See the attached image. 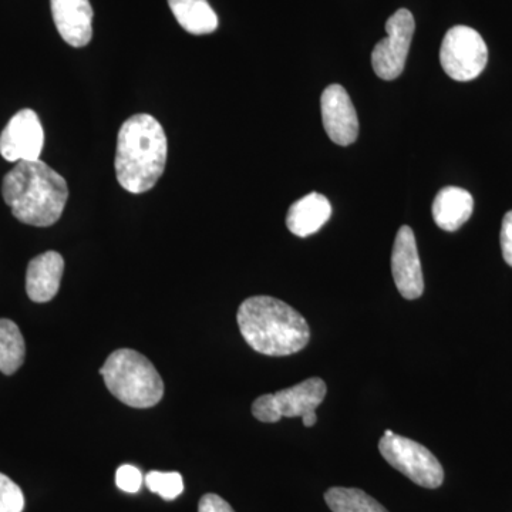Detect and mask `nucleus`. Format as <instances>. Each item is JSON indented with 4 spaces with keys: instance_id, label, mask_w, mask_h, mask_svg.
<instances>
[{
    "instance_id": "1",
    "label": "nucleus",
    "mask_w": 512,
    "mask_h": 512,
    "mask_svg": "<svg viewBox=\"0 0 512 512\" xmlns=\"http://www.w3.org/2000/svg\"><path fill=\"white\" fill-rule=\"evenodd\" d=\"M2 195L16 220L32 227H52L62 217L69 187L42 160L22 161L3 178Z\"/></svg>"
},
{
    "instance_id": "2",
    "label": "nucleus",
    "mask_w": 512,
    "mask_h": 512,
    "mask_svg": "<svg viewBox=\"0 0 512 512\" xmlns=\"http://www.w3.org/2000/svg\"><path fill=\"white\" fill-rule=\"evenodd\" d=\"M237 322L245 342L265 356L293 355L311 339V329L301 313L272 296H252L242 302Z\"/></svg>"
},
{
    "instance_id": "3",
    "label": "nucleus",
    "mask_w": 512,
    "mask_h": 512,
    "mask_svg": "<svg viewBox=\"0 0 512 512\" xmlns=\"http://www.w3.org/2000/svg\"><path fill=\"white\" fill-rule=\"evenodd\" d=\"M168 141L163 126L150 114L124 121L117 137V181L131 194L156 187L167 164Z\"/></svg>"
},
{
    "instance_id": "4",
    "label": "nucleus",
    "mask_w": 512,
    "mask_h": 512,
    "mask_svg": "<svg viewBox=\"0 0 512 512\" xmlns=\"http://www.w3.org/2000/svg\"><path fill=\"white\" fill-rule=\"evenodd\" d=\"M107 389L134 409H150L161 402L164 382L153 363L133 349L111 353L100 369Z\"/></svg>"
},
{
    "instance_id": "5",
    "label": "nucleus",
    "mask_w": 512,
    "mask_h": 512,
    "mask_svg": "<svg viewBox=\"0 0 512 512\" xmlns=\"http://www.w3.org/2000/svg\"><path fill=\"white\" fill-rule=\"evenodd\" d=\"M379 451L384 460L407 478L424 488H439L444 481V470L436 456L416 441L406 437L383 436Z\"/></svg>"
},
{
    "instance_id": "6",
    "label": "nucleus",
    "mask_w": 512,
    "mask_h": 512,
    "mask_svg": "<svg viewBox=\"0 0 512 512\" xmlns=\"http://www.w3.org/2000/svg\"><path fill=\"white\" fill-rule=\"evenodd\" d=\"M440 62L448 77L457 82H470L487 66V45L477 30L454 26L441 43Z\"/></svg>"
},
{
    "instance_id": "7",
    "label": "nucleus",
    "mask_w": 512,
    "mask_h": 512,
    "mask_svg": "<svg viewBox=\"0 0 512 512\" xmlns=\"http://www.w3.org/2000/svg\"><path fill=\"white\" fill-rule=\"evenodd\" d=\"M326 392V383L319 377H311L281 392L259 396L252 403V414L262 423H278L282 417H303L316 413Z\"/></svg>"
},
{
    "instance_id": "8",
    "label": "nucleus",
    "mask_w": 512,
    "mask_h": 512,
    "mask_svg": "<svg viewBox=\"0 0 512 512\" xmlns=\"http://www.w3.org/2000/svg\"><path fill=\"white\" fill-rule=\"evenodd\" d=\"M416 29L412 12L399 9L386 22V39L380 40L372 53L373 70L380 79L394 80L403 73Z\"/></svg>"
},
{
    "instance_id": "9",
    "label": "nucleus",
    "mask_w": 512,
    "mask_h": 512,
    "mask_svg": "<svg viewBox=\"0 0 512 512\" xmlns=\"http://www.w3.org/2000/svg\"><path fill=\"white\" fill-rule=\"evenodd\" d=\"M45 146V131L35 111L20 110L0 134V154L9 163L37 161Z\"/></svg>"
},
{
    "instance_id": "10",
    "label": "nucleus",
    "mask_w": 512,
    "mask_h": 512,
    "mask_svg": "<svg viewBox=\"0 0 512 512\" xmlns=\"http://www.w3.org/2000/svg\"><path fill=\"white\" fill-rule=\"evenodd\" d=\"M392 274L397 291L404 299L420 298L424 292L423 269L413 229L403 225L396 235L392 252Z\"/></svg>"
},
{
    "instance_id": "11",
    "label": "nucleus",
    "mask_w": 512,
    "mask_h": 512,
    "mask_svg": "<svg viewBox=\"0 0 512 512\" xmlns=\"http://www.w3.org/2000/svg\"><path fill=\"white\" fill-rule=\"evenodd\" d=\"M320 107L323 127L330 140L339 146L355 143L359 136V120L345 87L340 84L326 87L320 99Z\"/></svg>"
},
{
    "instance_id": "12",
    "label": "nucleus",
    "mask_w": 512,
    "mask_h": 512,
    "mask_svg": "<svg viewBox=\"0 0 512 512\" xmlns=\"http://www.w3.org/2000/svg\"><path fill=\"white\" fill-rule=\"evenodd\" d=\"M53 20L67 45L84 47L92 42L93 9L90 0H50Z\"/></svg>"
},
{
    "instance_id": "13",
    "label": "nucleus",
    "mask_w": 512,
    "mask_h": 512,
    "mask_svg": "<svg viewBox=\"0 0 512 512\" xmlns=\"http://www.w3.org/2000/svg\"><path fill=\"white\" fill-rule=\"evenodd\" d=\"M64 259L59 252L49 251L29 262L26 272V292L36 303L52 301L60 289Z\"/></svg>"
},
{
    "instance_id": "14",
    "label": "nucleus",
    "mask_w": 512,
    "mask_h": 512,
    "mask_svg": "<svg viewBox=\"0 0 512 512\" xmlns=\"http://www.w3.org/2000/svg\"><path fill=\"white\" fill-rule=\"evenodd\" d=\"M332 215V205L325 195L312 192L293 202L286 215V227L299 238L316 234Z\"/></svg>"
},
{
    "instance_id": "15",
    "label": "nucleus",
    "mask_w": 512,
    "mask_h": 512,
    "mask_svg": "<svg viewBox=\"0 0 512 512\" xmlns=\"http://www.w3.org/2000/svg\"><path fill=\"white\" fill-rule=\"evenodd\" d=\"M474 210L473 195L458 187L443 188L434 198L433 220L443 231L454 232L463 227Z\"/></svg>"
},
{
    "instance_id": "16",
    "label": "nucleus",
    "mask_w": 512,
    "mask_h": 512,
    "mask_svg": "<svg viewBox=\"0 0 512 512\" xmlns=\"http://www.w3.org/2000/svg\"><path fill=\"white\" fill-rule=\"evenodd\" d=\"M181 28L191 35H210L218 29V16L207 0H168Z\"/></svg>"
},
{
    "instance_id": "17",
    "label": "nucleus",
    "mask_w": 512,
    "mask_h": 512,
    "mask_svg": "<svg viewBox=\"0 0 512 512\" xmlns=\"http://www.w3.org/2000/svg\"><path fill=\"white\" fill-rule=\"evenodd\" d=\"M26 346L19 326L10 319H0V372L10 376L25 362Z\"/></svg>"
},
{
    "instance_id": "18",
    "label": "nucleus",
    "mask_w": 512,
    "mask_h": 512,
    "mask_svg": "<svg viewBox=\"0 0 512 512\" xmlns=\"http://www.w3.org/2000/svg\"><path fill=\"white\" fill-rule=\"evenodd\" d=\"M325 500L333 512H389L359 488H330L326 491Z\"/></svg>"
},
{
    "instance_id": "19",
    "label": "nucleus",
    "mask_w": 512,
    "mask_h": 512,
    "mask_svg": "<svg viewBox=\"0 0 512 512\" xmlns=\"http://www.w3.org/2000/svg\"><path fill=\"white\" fill-rule=\"evenodd\" d=\"M144 483H146L151 493L158 494L167 501L175 500L184 491L183 476L180 473L150 471L144 478Z\"/></svg>"
},
{
    "instance_id": "20",
    "label": "nucleus",
    "mask_w": 512,
    "mask_h": 512,
    "mask_svg": "<svg viewBox=\"0 0 512 512\" xmlns=\"http://www.w3.org/2000/svg\"><path fill=\"white\" fill-rule=\"evenodd\" d=\"M25 508V495L18 484L0 473V512H22Z\"/></svg>"
},
{
    "instance_id": "21",
    "label": "nucleus",
    "mask_w": 512,
    "mask_h": 512,
    "mask_svg": "<svg viewBox=\"0 0 512 512\" xmlns=\"http://www.w3.org/2000/svg\"><path fill=\"white\" fill-rule=\"evenodd\" d=\"M144 477L141 471L137 467L120 466L116 473V484L121 491L128 494H136L140 491L141 485H143Z\"/></svg>"
},
{
    "instance_id": "22",
    "label": "nucleus",
    "mask_w": 512,
    "mask_h": 512,
    "mask_svg": "<svg viewBox=\"0 0 512 512\" xmlns=\"http://www.w3.org/2000/svg\"><path fill=\"white\" fill-rule=\"evenodd\" d=\"M501 249H503L504 261L512 266V211L505 214L503 227H501Z\"/></svg>"
},
{
    "instance_id": "23",
    "label": "nucleus",
    "mask_w": 512,
    "mask_h": 512,
    "mask_svg": "<svg viewBox=\"0 0 512 512\" xmlns=\"http://www.w3.org/2000/svg\"><path fill=\"white\" fill-rule=\"evenodd\" d=\"M198 512H235L231 505L217 494H205L198 505Z\"/></svg>"
},
{
    "instance_id": "24",
    "label": "nucleus",
    "mask_w": 512,
    "mask_h": 512,
    "mask_svg": "<svg viewBox=\"0 0 512 512\" xmlns=\"http://www.w3.org/2000/svg\"><path fill=\"white\" fill-rule=\"evenodd\" d=\"M302 420H303V426L312 427V426H315L316 420H318V417H316V413H309V414H306V416H303Z\"/></svg>"
}]
</instances>
